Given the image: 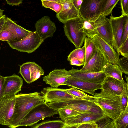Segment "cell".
Wrapping results in <instances>:
<instances>
[{
	"label": "cell",
	"instance_id": "obj_7",
	"mask_svg": "<svg viewBox=\"0 0 128 128\" xmlns=\"http://www.w3.org/2000/svg\"><path fill=\"white\" fill-rule=\"evenodd\" d=\"M105 0H84L79 11L80 16L84 20L94 22L102 14Z\"/></svg>",
	"mask_w": 128,
	"mask_h": 128
},
{
	"label": "cell",
	"instance_id": "obj_26",
	"mask_svg": "<svg viewBox=\"0 0 128 128\" xmlns=\"http://www.w3.org/2000/svg\"><path fill=\"white\" fill-rule=\"evenodd\" d=\"M113 122L114 128H128V105Z\"/></svg>",
	"mask_w": 128,
	"mask_h": 128
},
{
	"label": "cell",
	"instance_id": "obj_4",
	"mask_svg": "<svg viewBox=\"0 0 128 128\" xmlns=\"http://www.w3.org/2000/svg\"><path fill=\"white\" fill-rule=\"evenodd\" d=\"M64 28L66 36L76 48H81L86 37L83 19L80 16L68 20L64 24Z\"/></svg>",
	"mask_w": 128,
	"mask_h": 128
},
{
	"label": "cell",
	"instance_id": "obj_12",
	"mask_svg": "<svg viewBox=\"0 0 128 128\" xmlns=\"http://www.w3.org/2000/svg\"><path fill=\"white\" fill-rule=\"evenodd\" d=\"M106 16L103 14L94 22L97 32V36L113 48L114 38L112 28L110 20Z\"/></svg>",
	"mask_w": 128,
	"mask_h": 128
},
{
	"label": "cell",
	"instance_id": "obj_46",
	"mask_svg": "<svg viewBox=\"0 0 128 128\" xmlns=\"http://www.w3.org/2000/svg\"><path fill=\"white\" fill-rule=\"evenodd\" d=\"M92 123L85 124H82L78 126L77 128H88L90 126Z\"/></svg>",
	"mask_w": 128,
	"mask_h": 128
},
{
	"label": "cell",
	"instance_id": "obj_11",
	"mask_svg": "<svg viewBox=\"0 0 128 128\" xmlns=\"http://www.w3.org/2000/svg\"><path fill=\"white\" fill-rule=\"evenodd\" d=\"M15 96H4L0 100V124L8 126L14 113Z\"/></svg>",
	"mask_w": 128,
	"mask_h": 128
},
{
	"label": "cell",
	"instance_id": "obj_40",
	"mask_svg": "<svg viewBox=\"0 0 128 128\" xmlns=\"http://www.w3.org/2000/svg\"><path fill=\"white\" fill-rule=\"evenodd\" d=\"M68 60L70 62V64L72 65L81 66H84V62L74 58H72Z\"/></svg>",
	"mask_w": 128,
	"mask_h": 128
},
{
	"label": "cell",
	"instance_id": "obj_9",
	"mask_svg": "<svg viewBox=\"0 0 128 128\" xmlns=\"http://www.w3.org/2000/svg\"><path fill=\"white\" fill-rule=\"evenodd\" d=\"M110 18L114 38V48L119 54V48L122 43L124 27L128 20V15L115 17L111 14Z\"/></svg>",
	"mask_w": 128,
	"mask_h": 128
},
{
	"label": "cell",
	"instance_id": "obj_28",
	"mask_svg": "<svg viewBox=\"0 0 128 128\" xmlns=\"http://www.w3.org/2000/svg\"><path fill=\"white\" fill-rule=\"evenodd\" d=\"M83 22L84 31L87 37L92 39L98 35L96 30L93 22H88L83 19Z\"/></svg>",
	"mask_w": 128,
	"mask_h": 128
},
{
	"label": "cell",
	"instance_id": "obj_10",
	"mask_svg": "<svg viewBox=\"0 0 128 128\" xmlns=\"http://www.w3.org/2000/svg\"><path fill=\"white\" fill-rule=\"evenodd\" d=\"M107 117L105 114L89 112L81 113L67 118L63 121L66 124L68 125H80L85 124L97 123Z\"/></svg>",
	"mask_w": 128,
	"mask_h": 128
},
{
	"label": "cell",
	"instance_id": "obj_17",
	"mask_svg": "<svg viewBox=\"0 0 128 128\" xmlns=\"http://www.w3.org/2000/svg\"><path fill=\"white\" fill-rule=\"evenodd\" d=\"M94 56L87 64L80 70L92 72H102L109 63L102 53L97 48Z\"/></svg>",
	"mask_w": 128,
	"mask_h": 128
},
{
	"label": "cell",
	"instance_id": "obj_43",
	"mask_svg": "<svg viewBox=\"0 0 128 128\" xmlns=\"http://www.w3.org/2000/svg\"><path fill=\"white\" fill-rule=\"evenodd\" d=\"M6 1L8 4L12 6H19L23 1L22 0H6Z\"/></svg>",
	"mask_w": 128,
	"mask_h": 128
},
{
	"label": "cell",
	"instance_id": "obj_6",
	"mask_svg": "<svg viewBox=\"0 0 128 128\" xmlns=\"http://www.w3.org/2000/svg\"><path fill=\"white\" fill-rule=\"evenodd\" d=\"M44 41L36 31H31L26 37L20 41L7 42L13 49L21 52L30 54L38 49Z\"/></svg>",
	"mask_w": 128,
	"mask_h": 128
},
{
	"label": "cell",
	"instance_id": "obj_24",
	"mask_svg": "<svg viewBox=\"0 0 128 128\" xmlns=\"http://www.w3.org/2000/svg\"><path fill=\"white\" fill-rule=\"evenodd\" d=\"M106 77H110L120 81L123 80V72L117 64H113L108 63L102 72Z\"/></svg>",
	"mask_w": 128,
	"mask_h": 128
},
{
	"label": "cell",
	"instance_id": "obj_35",
	"mask_svg": "<svg viewBox=\"0 0 128 128\" xmlns=\"http://www.w3.org/2000/svg\"><path fill=\"white\" fill-rule=\"evenodd\" d=\"M13 34L7 29H2L0 33V40L8 42L13 40Z\"/></svg>",
	"mask_w": 128,
	"mask_h": 128
},
{
	"label": "cell",
	"instance_id": "obj_21",
	"mask_svg": "<svg viewBox=\"0 0 128 128\" xmlns=\"http://www.w3.org/2000/svg\"><path fill=\"white\" fill-rule=\"evenodd\" d=\"M70 76L68 71L64 69L55 70L43 77V81L52 88H57L64 83Z\"/></svg>",
	"mask_w": 128,
	"mask_h": 128
},
{
	"label": "cell",
	"instance_id": "obj_20",
	"mask_svg": "<svg viewBox=\"0 0 128 128\" xmlns=\"http://www.w3.org/2000/svg\"><path fill=\"white\" fill-rule=\"evenodd\" d=\"M62 8L56 16L58 20L64 24L66 21L80 17L78 11L74 6L73 0H60Z\"/></svg>",
	"mask_w": 128,
	"mask_h": 128
},
{
	"label": "cell",
	"instance_id": "obj_45",
	"mask_svg": "<svg viewBox=\"0 0 128 128\" xmlns=\"http://www.w3.org/2000/svg\"><path fill=\"white\" fill-rule=\"evenodd\" d=\"M6 18L5 15H4L2 17L0 18V33L4 28Z\"/></svg>",
	"mask_w": 128,
	"mask_h": 128
},
{
	"label": "cell",
	"instance_id": "obj_22",
	"mask_svg": "<svg viewBox=\"0 0 128 128\" xmlns=\"http://www.w3.org/2000/svg\"><path fill=\"white\" fill-rule=\"evenodd\" d=\"M23 84L22 79L18 76L5 77L4 96H15L21 90Z\"/></svg>",
	"mask_w": 128,
	"mask_h": 128
},
{
	"label": "cell",
	"instance_id": "obj_13",
	"mask_svg": "<svg viewBox=\"0 0 128 128\" xmlns=\"http://www.w3.org/2000/svg\"><path fill=\"white\" fill-rule=\"evenodd\" d=\"M20 73L28 84L36 81L44 74L42 67L34 62L24 64L20 68Z\"/></svg>",
	"mask_w": 128,
	"mask_h": 128
},
{
	"label": "cell",
	"instance_id": "obj_42",
	"mask_svg": "<svg viewBox=\"0 0 128 128\" xmlns=\"http://www.w3.org/2000/svg\"><path fill=\"white\" fill-rule=\"evenodd\" d=\"M128 96L124 95L122 96L121 103L123 110L124 111L128 106Z\"/></svg>",
	"mask_w": 128,
	"mask_h": 128
},
{
	"label": "cell",
	"instance_id": "obj_30",
	"mask_svg": "<svg viewBox=\"0 0 128 128\" xmlns=\"http://www.w3.org/2000/svg\"><path fill=\"white\" fill-rule=\"evenodd\" d=\"M70 94L77 99H83L92 101L94 99L93 96L89 95L82 91L78 90L74 88L66 89Z\"/></svg>",
	"mask_w": 128,
	"mask_h": 128
},
{
	"label": "cell",
	"instance_id": "obj_16",
	"mask_svg": "<svg viewBox=\"0 0 128 128\" xmlns=\"http://www.w3.org/2000/svg\"><path fill=\"white\" fill-rule=\"evenodd\" d=\"M35 26L36 31L44 40L53 37L57 28L55 23L48 16H43L36 22Z\"/></svg>",
	"mask_w": 128,
	"mask_h": 128
},
{
	"label": "cell",
	"instance_id": "obj_49",
	"mask_svg": "<svg viewBox=\"0 0 128 128\" xmlns=\"http://www.w3.org/2000/svg\"><path fill=\"white\" fill-rule=\"evenodd\" d=\"M4 10H2L0 8V18L2 17L3 15V12Z\"/></svg>",
	"mask_w": 128,
	"mask_h": 128
},
{
	"label": "cell",
	"instance_id": "obj_36",
	"mask_svg": "<svg viewBox=\"0 0 128 128\" xmlns=\"http://www.w3.org/2000/svg\"><path fill=\"white\" fill-rule=\"evenodd\" d=\"M98 128H114L112 120L108 117L98 123Z\"/></svg>",
	"mask_w": 128,
	"mask_h": 128
},
{
	"label": "cell",
	"instance_id": "obj_3",
	"mask_svg": "<svg viewBox=\"0 0 128 128\" xmlns=\"http://www.w3.org/2000/svg\"><path fill=\"white\" fill-rule=\"evenodd\" d=\"M46 103L50 107L56 110L67 108L76 110L80 113L91 112L96 114H105L100 108L92 101L86 100L76 99Z\"/></svg>",
	"mask_w": 128,
	"mask_h": 128
},
{
	"label": "cell",
	"instance_id": "obj_50",
	"mask_svg": "<svg viewBox=\"0 0 128 128\" xmlns=\"http://www.w3.org/2000/svg\"><path fill=\"white\" fill-rule=\"evenodd\" d=\"M1 46H0V50L1 49Z\"/></svg>",
	"mask_w": 128,
	"mask_h": 128
},
{
	"label": "cell",
	"instance_id": "obj_38",
	"mask_svg": "<svg viewBox=\"0 0 128 128\" xmlns=\"http://www.w3.org/2000/svg\"><path fill=\"white\" fill-rule=\"evenodd\" d=\"M122 9V16L128 15V0H120Z\"/></svg>",
	"mask_w": 128,
	"mask_h": 128
},
{
	"label": "cell",
	"instance_id": "obj_14",
	"mask_svg": "<svg viewBox=\"0 0 128 128\" xmlns=\"http://www.w3.org/2000/svg\"><path fill=\"white\" fill-rule=\"evenodd\" d=\"M41 93L45 103L64 101L77 99L69 94L66 89L58 88H44L41 92Z\"/></svg>",
	"mask_w": 128,
	"mask_h": 128
},
{
	"label": "cell",
	"instance_id": "obj_31",
	"mask_svg": "<svg viewBox=\"0 0 128 128\" xmlns=\"http://www.w3.org/2000/svg\"><path fill=\"white\" fill-rule=\"evenodd\" d=\"M85 50L84 46L82 48H76L68 56V60L74 58L85 62Z\"/></svg>",
	"mask_w": 128,
	"mask_h": 128
},
{
	"label": "cell",
	"instance_id": "obj_37",
	"mask_svg": "<svg viewBox=\"0 0 128 128\" xmlns=\"http://www.w3.org/2000/svg\"><path fill=\"white\" fill-rule=\"evenodd\" d=\"M119 53L123 57L128 58V38L121 44L119 48Z\"/></svg>",
	"mask_w": 128,
	"mask_h": 128
},
{
	"label": "cell",
	"instance_id": "obj_1",
	"mask_svg": "<svg viewBox=\"0 0 128 128\" xmlns=\"http://www.w3.org/2000/svg\"><path fill=\"white\" fill-rule=\"evenodd\" d=\"M15 102L14 114L10 125V128H16L27 114L36 106L45 102L41 93L35 92L20 94L15 96Z\"/></svg>",
	"mask_w": 128,
	"mask_h": 128
},
{
	"label": "cell",
	"instance_id": "obj_25",
	"mask_svg": "<svg viewBox=\"0 0 128 128\" xmlns=\"http://www.w3.org/2000/svg\"><path fill=\"white\" fill-rule=\"evenodd\" d=\"M84 42L85 56L84 64L83 67L87 64L95 54L97 50L92 39L86 37Z\"/></svg>",
	"mask_w": 128,
	"mask_h": 128
},
{
	"label": "cell",
	"instance_id": "obj_8",
	"mask_svg": "<svg viewBox=\"0 0 128 128\" xmlns=\"http://www.w3.org/2000/svg\"><path fill=\"white\" fill-rule=\"evenodd\" d=\"M101 90L112 95L128 96V83L124 80L120 81L112 77H106L102 84Z\"/></svg>",
	"mask_w": 128,
	"mask_h": 128
},
{
	"label": "cell",
	"instance_id": "obj_39",
	"mask_svg": "<svg viewBox=\"0 0 128 128\" xmlns=\"http://www.w3.org/2000/svg\"><path fill=\"white\" fill-rule=\"evenodd\" d=\"M5 92V77L0 75V100L4 96Z\"/></svg>",
	"mask_w": 128,
	"mask_h": 128
},
{
	"label": "cell",
	"instance_id": "obj_27",
	"mask_svg": "<svg viewBox=\"0 0 128 128\" xmlns=\"http://www.w3.org/2000/svg\"><path fill=\"white\" fill-rule=\"evenodd\" d=\"M65 124L61 120L48 121L36 124L32 128H62Z\"/></svg>",
	"mask_w": 128,
	"mask_h": 128
},
{
	"label": "cell",
	"instance_id": "obj_2",
	"mask_svg": "<svg viewBox=\"0 0 128 128\" xmlns=\"http://www.w3.org/2000/svg\"><path fill=\"white\" fill-rule=\"evenodd\" d=\"M93 96L92 101L113 121L124 111L121 103L122 96L108 94L101 90L99 93H95Z\"/></svg>",
	"mask_w": 128,
	"mask_h": 128
},
{
	"label": "cell",
	"instance_id": "obj_5",
	"mask_svg": "<svg viewBox=\"0 0 128 128\" xmlns=\"http://www.w3.org/2000/svg\"><path fill=\"white\" fill-rule=\"evenodd\" d=\"M58 110L51 108L45 103L39 104L32 108L18 125L17 128L21 126H31L43 120L58 114Z\"/></svg>",
	"mask_w": 128,
	"mask_h": 128
},
{
	"label": "cell",
	"instance_id": "obj_23",
	"mask_svg": "<svg viewBox=\"0 0 128 128\" xmlns=\"http://www.w3.org/2000/svg\"><path fill=\"white\" fill-rule=\"evenodd\" d=\"M3 29H7L10 31L14 36L12 41H20L26 37L31 32L17 24L10 18H6Z\"/></svg>",
	"mask_w": 128,
	"mask_h": 128
},
{
	"label": "cell",
	"instance_id": "obj_34",
	"mask_svg": "<svg viewBox=\"0 0 128 128\" xmlns=\"http://www.w3.org/2000/svg\"><path fill=\"white\" fill-rule=\"evenodd\" d=\"M128 58L123 57L119 59L116 64L123 73L128 74Z\"/></svg>",
	"mask_w": 128,
	"mask_h": 128
},
{
	"label": "cell",
	"instance_id": "obj_33",
	"mask_svg": "<svg viewBox=\"0 0 128 128\" xmlns=\"http://www.w3.org/2000/svg\"><path fill=\"white\" fill-rule=\"evenodd\" d=\"M120 0H105L102 10V14L105 12L112 11Z\"/></svg>",
	"mask_w": 128,
	"mask_h": 128
},
{
	"label": "cell",
	"instance_id": "obj_18",
	"mask_svg": "<svg viewBox=\"0 0 128 128\" xmlns=\"http://www.w3.org/2000/svg\"><path fill=\"white\" fill-rule=\"evenodd\" d=\"M68 72L69 75L71 76L94 83L102 84L106 77L103 72H85L74 68Z\"/></svg>",
	"mask_w": 128,
	"mask_h": 128
},
{
	"label": "cell",
	"instance_id": "obj_29",
	"mask_svg": "<svg viewBox=\"0 0 128 128\" xmlns=\"http://www.w3.org/2000/svg\"><path fill=\"white\" fill-rule=\"evenodd\" d=\"M43 6L50 9L57 14L60 12L62 8L60 0H41Z\"/></svg>",
	"mask_w": 128,
	"mask_h": 128
},
{
	"label": "cell",
	"instance_id": "obj_32",
	"mask_svg": "<svg viewBox=\"0 0 128 128\" xmlns=\"http://www.w3.org/2000/svg\"><path fill=\"white\" fill-rule=\"evenodd\" d=\"M58 110L60 118L63 121L67 118L80 114L76 110L62 108Z\"/></svg>",
	"mask_w": 128,
	"mask_h": 128
},
{
	"label": "cell",
	"instance_id": "obj_41",
	"mask_svg": "<svg viewBox=\"0 0 128 128\" xmlns=\"http://www.w3.org/2000/svg\"><path fill=\"white\" fill-rule=\"evenodd\" d=\"M128 38V20L126 22L124 30L122 37V43H123Z\"/></svg>",
	"mask_w": 128,
	"mask_h": 128
},
{
	"label": "cell",
	"instance_id": "obj_19",
	"mask_svg": "<svg viewBox=\"0 0 128 128\" xmlns=\"http://www.w3.org/2000/svg\"><path fill=\"white\" fill-rule=\"evenodd\" d=\"M102 84L88 82L70 76L63 85H66L81 90L82 91L94 95L96 91L101 89Z\"/></svg>",
	"mask_w": 128,
	"mask_h": 128
},
{
	"label": "cell",
	"instance_id": "obj_47",
	"mask_svg": "<svg viewBox=\"0 0 128 128\" xmlns=\"http://www.w3.org/2000/svg\"><path fill=\"white\" fill-rule=\"evenodd\" d=\"M98 123H93L91 124L88 128H98Z\"/></svg>",
	"mask_w": 128,
	"mask_h": 128
},
{
	"label": "cell",
	"instance_id": "obj_44",
	"mask_svg": "<svg viewBox=\"0 0 128 128\" xmlns=\"http://www.w3.org/2000/svg\"><path fill=\"white\" fill-rule=\"evenodd\" d=\"M83 0H73L74 6L78 11L80 9Z\"/></svg>",
	"mask_w": 128,
	"mask_h": 128
},
{
	"label": "cell",
	"instance_id": "obj_48",
	"mask_svg": "<svg viewBox=\"0 0 128 128\" xmlns=\"http://www.w3.org/2000/svg\"><path fill=\"white\" fill-rule=\"evenodd\" d=\"M78 126L79 125L70 126L66 124L62 128H77Z\"/></svg>",
	"mask_w": 128,
	"mask_h": 128
},
{
	"label": "cell",
	"instance_id": "obj_15",
	"mask_svg": "<svg viewBox=\"0 0 128 128\" xmlns=\"http://www.w3.org/2000/svg\"><path fill=\"white\" fill-rule=\"evenodd\" d=\"M96 47L103 54L108 63L116 64L119 59V54L112 46L98 36L92 39Z\"/></svg>",
	"mask_w": 128,
	"mask_h": 128
}]
</instances>
